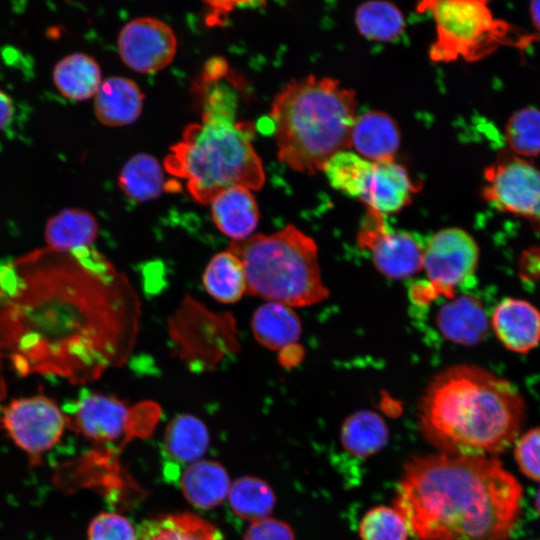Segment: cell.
<instances>
[{"label": "cell", "mask_w": 540, "mask_h": 540, "mask_svg": "<svg viewBox=\"0 0 540 540\" xmlns=\"http://www.w3.org/2000/svg\"><path fill=\"white\" fill-rule=\"evenodd\" d=\"M119 281L90 247L0 261V357L22 376L96 379L119 355Z\"/></svg>", "instance_id": "cell-1"}, {"label": "cell", "mask_w": 540, "mask_h": 540, "mask_svg": "<svg viewBox=\"0 0 540 540\" xmlns=\"http://www.w3.org/2000/svg\"><path fill=\"white\" fill-rule=\"evenodd\" d=\"M522 487L487 456H416L405 465L395 509L420 540H508Z\"/></svg>", "instance_id": "cell-2"}, {"label": "cell", "mask_w": 540, "mask_h": 540, "mask_svg": "<svg viewBox=\"0 0 540 540\" xmlns=\"http://www.w3.org/2000/svg\"><path fill=\"white\" fill-rule=\"evenodd\" d=\"M223 59L206 63L199 81L201 120L187 125L164 160V169L186 180L191 197L200 204L234 186L260 190L265 183L263 163L252 140L255 126L237 120L238 96L222 82Z\"/></svg>", "instance_id": "cell-3"}, {"label": "cell", "mask_w": 540, "mask_h": 540, "mask_svg": "<svg viewBox=\"0 0 540 540\" xmlns=\"http://www.w3.org/2000/svg\"><path fill=\"white\" fill-rule=\"evenodd\" d=\"M525 412V401L510 381L461 364L433 378L419 404V424L443 454L495 455L516 440Z\"/></svg>", "instance_id": "cell-4"}, {"label": "cell", "mask_w": 540, "mask_h": 540, "mask_svg": "<svg viewBox=\"0 0 540 540\" xmlns=\"http://www.w3.org/2000/svg\"><path fill=\"white\" fill-rule=\"evenodd\" d=\"M356 93L338 80L309 75L288 82L273 98L269 117L280 162L304 174L322 171L350 148Z\"/></svg>", "instance_id": "cell-5"}, {"label": "cell", "mask_w": 540, "mask_h": 540, "mask_svg": "<svg viewBox=\"0 0 540 540\" xmlns=\"http://www.w3.org/2000/svg\"><path fill=\"white\" fill-rule=\"evenodd\" d=\"M228 249L244 265L250 295L289 307L314 305L329 295L315 241L293 225L232 240Z\"/></svg>", "instance_id": "cell-6"}, {"label": "cell", "mask_w": 540, "mask_h": 540, "mask_svg": "<svg viewBox=\"0 0 540 540\" xmlns=\"http://www.w3.org/2000/svg\"><path fill=\"white\" fill-rule=\"evenodd\" d=\"M417 10L429 12L435 23L429 50L433 62L478 61L502 45L523 48L537 39L497 19L490 0H419Z\"/></svg>", "instance_id": "cell-7"}, {"label": "cell", "mask_w": 540, "mask_h": 540, "mask_svg": "<svg viewBox=\"0 0 540 540\" xmlns=\"http://www.w3.org/2000/svg\"><path fill=\"white\" fill-rule=\"evenodd\" d=\"M482 198L493 208L528 221L540 231V170L504 153L483 172Z\"/></svg>", "instance_id": "cell-8"}, {"label": "cell", "mask_w": 540, "mask_h": 540, "mask_svg": "<svg viewBox=\"0 0 540 540\" xmlns=\"http://www.w3.org/2000/svg\"><path fill=\"white\" fill-rule=\"evenodd\" d=\"M0 423L7 435L26 453L32 466L56 446L68 428L67 417L57 404L38 394L12 400L2 410Z\"/></svg>", "instance_id": "cell-9"}, {"label": "cell", "mask_w": 540, "mask_h": 540, "mask_svg": "<svg viewBox=\"0 0 540 540\" xmlns=\"http://www.w3.org/2000/svg\"><path fill=\"white\" fill-rule=\"evenodd\" d=\"M479 247L465 230L450 227L436 232L423 247V264L429 280L425 296L451 299L455 287L471 277L479 262Z\"/></svg>", "instance_id": "cell-10"}, {"label": "cell", "mask_w": 540, "mask_h": 540, "mask_svg": "<svg viewBox=\"0 0 540 540\" xmlns=\"http://www.w3.org/2000/svg\"><path fill=\"white\" fill-rule=\"evenodd\" d=\"M358 244L368 249L375 267L386 277L403 279L417 273L423 264L419 239L405 230L392 229L385 215L369 209L358 233Z\"/></svg>", "instance_id": "cell-11"}, {"label": "cell", "mask_w": 540, "mask_h": 540, "mask_svg": "<svg viewBox=\"0 0 540 540\" xmlns=\"http://www.w3.org/2000/svg\"><path fill=\"white\" fill-rule=\"evenodd\" d=\"M117 47L127 67L138 73L150 74L172 63L177 52V37L164 21L142 16L122 27Z\"/></svg>", "instance_id": "cell-12"}, {"label": "cell", "mask_w": 540, "mask_h": 540, "mask_svg": "<svg viewBox=\"0 0 540 540\" xmlns=\"http://www.w3.org/2000/svg\"><path fill=\"white\" fill-rule=\"evenodd\" d=\"M63 412L68 428L96 444H111L134 436L132 412L115 397L88 392L63 407Z\"/></svg>", "instance_id": "cell-13"}, {"label": "cell", "mask_w": 540, "mask_h": 540, "mask_svg": "<svg viewBox=\"0 0 540 540\" xmlns=\"http://www.w3.org/2000/svg\"><path fill=\"white\" fill-rule=\"evenodd\" d=\"M490 325L505 348L526 354L540 343V311L530 302L506 298L494 308Z\"/></svg>", "instance_id": "cell-14"}, {"label": "cell", "mask_w": 540, "mask_h": 540, "mask_svg": "<svg viewBox=\"0 0 540 540\" xmlns=\"http://www.w3.org/2000/svg\"><path fill=\"white\" fill-rule=\"evenodd\" d=\"M416 186L407 170L395 160L372 162L365 192L360 199L369 209L383 215L398 212L407 206Z\"/></svg>", "instance_id": "cell-15"}, {"label": "cell", "mask_w": 540, "mask_h": 540, "mask_svg": "<svg viewBox=\"0 0 540 540\" xmlns=\"http://www.w3.org/2000/svg\"><path fill=\"white\" fill-rule=\"evenodd\" d=\"M400 130L385 112L371 110L357 115L350 136V148L371 162L393 160L400 146Z\"/></svg>", "instance_id": "cell-16"}, {"label": "cell", "mask_w": 540, "mask_h": 540, "mask_svg": "<svg viewBox=\"0 0 540 540\" xmlns=\"http://www.w3.org/2000/svg\"><path fill=\"white\" fill-rule=\"evenodd\" d=\"M436 325L446 340L463 346H474L486 337L490 320L480 300L465 295L439 308Z\"/></svg>", "instance_id": "cell-17"}, {"label": "cell", "mask_w": 540, "mask_h": 540, "mask_svg": "<svg viewBox=\"0 0 540 540\" xmlns=\"http://www.w3.org/2000/svg\"><path fill=\"white\" fill-rule=\"evenodd\" d=\"M144 94L133 80L112 76L102 81L94 96V112L100 123L121 127L134 123L141 115Z\"/></svg>", "instance_id": "cell-18"}, {"label": "cell", "mask_w": 540, "mask_h": 540, "mask_svg": "<svg viewBox=\"0 0 540 540\" xmlns=\"http://www.w3.org/2000/svg\"><path fill=\"white\" fill-rule=\"evenodd\" d=\"M210 204L216 227L233 240L250 237L258 226V204L252 190L246 187H230L214 197Z\"/></svg>", "instance_id": "cell-19"}, {"label": "cell", "mask_w": 540, "mask_h": 540, "mask_svg": "<svg viewBox=\"0 0 540 540\" xmlns=\"http://www.w3.org/2000/svg\"><path fill=\"white\" fill-rule=\"evenodd\" d=\"M186 500L200 509H213L228 496L229 474L214 460H197L189 464L179 479Z\"/></svg>", "instance_id": "cell-20"}, {"label": "cell", "mask_w": 540, "mask_h": 540, "mask_svg": "<svg viewBox=\"0 0 540 540\" xmlns=\"http://www.w3.org/2000/svg\"><path fill=\"white\" fill-rule=\"evenodd\" d=\"M137 540H225L211 522L192 513H175L144 521Z\"/></svg>", "instance_id": "cell-21"}, {"label": "cell", "mask_w": 540, "mask_h": 540, "mask_svg": "<svg viewBox=\"0 0 540 540\" xmlns=\"http://www.w3.org/2000/svg\"><path fill=\"white\" fill-rule=\"evenodd\" d=\"M98 222L88 211L66 208L48 219L44 229L46 246L57 250L90 247L98 235Z\"/></svg>", "instance_id": "cell-22"}, {"label": "cell", "mask_w": 540, "mask_h": 540, "mask_svg": "<svg viewBox=\"0 0 540 540\" xmlns=\"http://www.w3.org/2000/svg\"><path fill=\"white\" fill-rule=\"evenodd\" d=\"M101 77V69L95 59L79 52L62 58L53 70L57 90L73 101H84L95 96L102 83Z\"/></svg>", "instance_id": "cell-23"}, {"label": "cell", "mask_w": 540, "mask_h": 540, "mask_svg": "<svg viewBox=\"0 0 540 540\" xmlns=\"http://www.w3.org/2000/svg\"><path fill=\"white\" fill-rule=\"evenodd\" d=\"M251 326L256 340L274 350L294 345L301 334V323L292 307L277 302L261 305Z\"/></svg>", "instance_id": "cell-24"}, {"label": "cell", "mask_w": 540, "mask_h": 540, "mask_svg": "<svg viewBox=\"0 0 540 540\" xmlns=\"http://www.w3.org/2000/svg\"><path fill=\"white\" fill-rule=\"evenodd\" d=\"M118 184L129 199L140 203L158 198L169 188L162 166L147 153H137L126 161Z\"/></svg>", "instance_id": "cell-25"}, {"label": "cell", "mask_w": 540, "mask_h": 540, "mask_svg": "<svg viewBox=\"0 0 540 540\" xmlns=\"http://www.w3.org/2000/svg\"><path fill=\"white\" fill-rule=\"evenodd\" d=\"M209 446V432L202 420L190 415L176 416L166 427L164 449L176 464H191L205 454Z\"/></svg>", "instance_id": "cell-26"}, {"label": "cell", "mask_w": 540, "mask_h": 540, "mask_svg": "<svg viewBox=\"0 0 540 540\" xmlns=\"http://www.w3.org/2000/svg\"><path fill=\"white\" fill-rule=\"evenodd\" d=\"M388 438L387 424L372 411L351 414L345 419L340 431L344 450L357 458H367L381 451Z\"/></svg>", "instance_id": "cell-27"}, {"label": "cell", "mask_w": 540, "mask_h": 540, "mask_svg": "<svg viewBox=\"0 0 540 540\" xmlns=\"http://www.w3.org/2000/svg\"><path fill=\"white\" fill-rule=\"evenodd\" d=\"M202 281L206 291L222 303H235L247 292L244 265L229 249L211 258Z\"/></svg>", "instance_id": "cell-28"}, {"label": "cell", "mask_w": 540, "mask_h": 540, "mask_svg": "<svg viewBox=\"0 0 540 540\" xmlns=\"http://www.w3.org/2000/svg\"><path fill=\"white\" fill-rule=\"evenodd\" d=\"M227 499L233 513L250 522L268 517L276 502L271 486L254 476L236 479L230 486Z\"/></svg>", "instance_id": "cell-29"}, {"label": "cell", "mask_w": 540, "mask_h": 540, "mask_svg": "<svg viewBox=\"0 0 540 540\" xmlns=\"http://www.w3.org/2000/svg\"><path fill=\"white\" fill-rule=\"evenodd\" d=\"M355 24L362 36L377 42L394 41L405 29L401 10L385 0H370L361 4L355 13Z\"/></svg>", "instance_id": "cell-30"}, {"label": "cell", "mask_w": 540, "mask_h": 540, "mask_svg": "<svg viewBox=\"0 0 540 540\" xmlns=\"http://www.w3.org/2000/svg\"><path fill=\"white\" fill-rule=\"evenodd\" d=\"M371 170V161L349 149L334 154L322 168L334 189L359 200L365 192Z\"/></svg>", "instance_id": "cell-31"}, {"label": "cell", "mask_w": 540, "mask_h": 540, "mask_svg": "<svg viewBox=\"0 0 540 540\" xmlns=\"http://www.w3.org/2000/svg\"><path fill=\"white\" fill-rule=\"evenodd\" d=\"M507 146L514 155L530 159L540 156V109L527 106L516 110L504 128Z\"/></svg>", "instance_id": "cell-32"}, {"label": "cell", "mask_w": 540, "mask_h": 540, "mask_svg": "<svg viewBox=\"0 0 540 540\" xmlns=\"http://www.w3.org/2000/svg\"><path fill=\"white\" fill-rule=\"evenodd\" d=\"M408 530L402 514L387 506L368 510L359 526L361 540H407Z\"/></svg>", "instance_id": "cell-33"}, {"label": "cell", "mask_w": 540, "mask_h": 540, "mask_svg": "<svg viewBox=\"0 0 540 540\" xmlns=\"http://www.w3.org/2000/svg\"><path fill=\"white\" fill-rule=\"evenodd\" d=\"M87 540H137V531L125 516L101 512L90 521Z\"/></svg>", "instance_id": "cell-34"}, {"label": "cell", "mask_w": 540, "mask_h": 540, "mask_svg": "<svg viewBox=\"0 0 540 540\" xmlns=\"http://www.w3.org/2000/svg\"><path fill=\"white\" fill-rule=\"evenodd\" d=\"M514 455L521 472L532 480L540 481V427L519 438Z\"/></svg>", "instance_id": "cell-35"}, {"label": "cell", "mask_w": 540, "mask_h": 540, "mask_svg": "<svg viewBox=\"0 0 540 540\" xmlns=\"http://www.w3.org/2000/svg\"><path fill=\"white\" fill-rule=\"evenodd\" d=\"M243 540H296L291 526L271 517L251 522Z\"/></svg>", "instance_id": "cell-36"}, {"label": "cell", "mask_w": 540, "mask_h": 540, "mask_svg": "<svg viewBox=\"0 0 540 540\" xmlns=\"http://www.w3.org/2000/svg\"><path fill=\"white\" fill-rule=\"evenodd\" d=\"M264 0H202L205 6V22L210 27L223 26L232 11Z\"/></svg>", "instance_id": "cell-37"}, {"label": "cell", "mask_w": 540, "mask_h": 540, "mask_svg": "<svg viewBox=\"0 0 540 540\" xmlns=\"http://www.w3.org/2000/svg\"><path fill=\"white\" fill-rule=\"evenodd\" d=\"M522 270L540 275V246L530 248L521 258Z\"/></svg>", "instance_id": "cell-38"}, {"label": "cell", "mask_w": 540, "mask_h": 540, "mask_svg": "<svg viewBox=\"0 0 540 540\" xmlns=\"http://www.w3.org/2000/svg\"><path fill=\"white\" fill-rule=\"evenodd\" d=\"M13 114L14 105L11 97L0 89V130L10 123Z\"/></svg>", "instance_id": "cell-39"}, {"label": "cell", "mask_w": 540, "mask_h": 540, "mask_svg": "<svg viewBox=\"0 0 540 540\" xmlns=\"http://www.w3.org/2000/svg\"><path fill=\"white\" fill-rule=\"evenodd\" d=\"M530 15L535 28L540 32V0H530Z\"/></svg>", "instance_id": "cell-40"}, {"label": "cell", "mask_w": 540, "mask_h": 540, "mask_svg": "<svg viewBox=\"0 0 540 540\" xmlns=\"http://www.w3.org/2000/svg\"><path fill=\"white\" fill-rule=\"evenodd\" d=\"M3 359L0 357V402L5 398L7 393V385L3 374Z\"/></svg>", "instance_id": "cell-41"}, {"label": "cell", "mask_w": 540, "mask_h": 540, "mask_svg": "<svg viewBox=\"0 0 540 540\" xmlns=\"http://www.w3.org/2000/svg\"><path fill=\"white\" fill-rule=\"evenodd\" d=\"M535 506H536V510L540 516V489L537 493V496H536V499H535Z\"/></svg>", "instance_id": "cell-42"}]
</instances>
